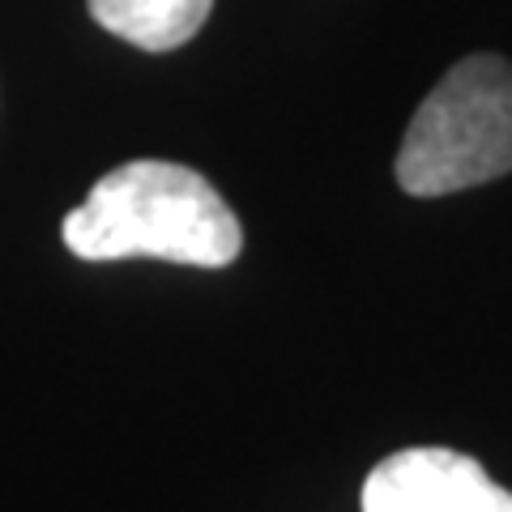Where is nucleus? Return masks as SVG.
I'll return each mask as SVG.
<instances>
[{"mask_svg":"<svg viewBox=\"0 0 512 512\" xmlns=\"http://www.w3.org/2000/svg\"><path fill=\"white\" fill-rule=\"evenodd\" d=\"M64 248L82 261L154 256L171 265L222 269L244 252V231L222 192L201 171L137 158L107 171L64 218Z\"/></svg>","mask_w":512,"mask_h":512,"instance_id":"nucleus-1","label":"nucleus"},{"mask_svg":"<svg viewBox=\"0 0 512 512\" xmlns=\"http://www.w3.org/2000/svg\"><path fill=\"white\" fill-rule=\"evenodd\" d=\"M512 171V64L466 56L414 111L397 150V184L410 197H448Z\"/></svg>","mask_w":512,"mask_h":512,"instance_id":"nucleus-2","label":"nucleus"},{"mask_svg":"<svg viewBox=\"0 0 512 512\" xmlns=\"http://www.w3.org/2000/svg\"><path fill=\"white\" fill-rule=\"evenodd\" d=\"M363 512H512V491L466 453L402 448L367 474Z\"/></svg>","mask_w":512,"mask_h":512,"instance_id":"nucleus-3","label":"nucleus"},{"mask_svg":"<svg viewBox=\"0 0 512 512\" xmlns=\"http://www.w3.org/2000/svg\"><path fill=\"white\" fill-rule=\"evenodd\" d=\"M107 35L141 52H175L210 18L214 0H86Z\"/></svg>","mask_w":512,"mask_h":512,"instance_id":"nucleus-4","label":"nucleus"}]
</instances>
